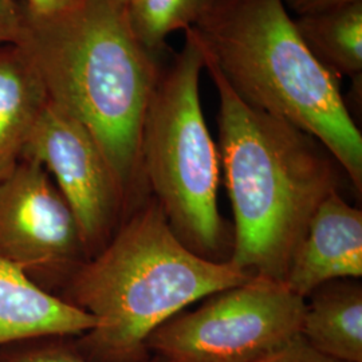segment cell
Returning <instances> with one entry per match:
<instances>
[{"instance_id":"cell-1","label":"cell","mask_w":362,"mask_h":362,"mask_svg":"<svg viewBox=\"0 0 362 362\" xmlns=\"http://www.w3.org/2000/svg\"><path fill=\"white\" fill-rule=\"evenodd\" d=\"M16 45L35 66L49 100L90 132L132 212L151 194L141 134L161 58L144 49L125 8L112 0H70L47 16L28 13L22 4Z\"/></svg>"},{"instance_id":"cell-2","label":"cell","mask_w":362,"mask_h":362,"mask_svg":"<svg viewBox=\"0 0 362 362\" xmlns=\"http://www.w3.org/2000/svg\"><path fill=\"white\" fill-rule=\"evenodd\" d=\"M203 54L219 94L220 169L233 206L227 262L248 276L285 282L313 215L346 173L309 133L245 103Z\"/></svg>"},{"instance_id":"cell-3","label":"cell","mask_w":362,"mask_h":362,"mask_svg":"<svg viewBox=\"0 0 362 362\" xmlns=\"http://www.w3.org/2000/svg\"><path fill=\"white\" fill-rule=\"evenodd\" d=\"M250 278L230 262L188 250L149 194L58 298L97 321L74 337L82 356L94 362H144L152 356L146 341L156 329L196 300Z\"/></svg>"},{"instance_id":"cell-4","label":"cell","mask_w":362,"mask_h":362,"mask_svg":"<svg viewBox=\"0 0 362 362\" xmlns=\"http://www.w3.org/2000/svg\"><path fill=\"white\" fill-rule=\"evenodd\" d=\"M194 28L235 93L324 144L361 196V132L282 0H215Z\"/></svg>"},{"instance_id":"cell-5","label":"cell","mask_w":362,"mask_h":362,"mask_svg":"<svg viewBox=\"0 0 362 362\" xmlns=\"http://www.w3.org/2000/svg\"><path fill=\"white\" fill-rule=\"evenodd\" d=\"M203 47L194 27L173 62L163 67L144 118L141 165L151 196L184 246L227 262V228L218 207L219 149L200 103Z\"/></svg>"},{"instance_id":"cell-6","label":"cell","mask_w":362,"mask_h":362,"mask_svg":"<svg viewBox=\"0 0 362 362\" xmlns=\"http://www.w3.org/2000/svg\"><path fill=\"white\" fill-rule=\"evenodd\" d=\"M305 308L284 281L251 276L170 318L146 348L168 362H257L300 334Z\"/></svg>"},{"instance_id":"cell-7","label":"cell","mask_w":362,"mask_h":362,"mask_svg":"<svg viewBox=\"0 0 362 362\" xmlns=\"http://www.w3.org/2000/svg\"><path fill=\"white\" fill-rule=\"evenodd\" d=\"M0 258L55 297L90 259L74 214L34 160L0 182Z\"/></svg>"},{"instance_id":"cell-8","label":"cell","mask_w":362,"mask_h":362,"mask_svg":"<svg viewBox=\"0 0 362 362\" xmlns=\"http://www.w3.org/2000/svg\"><path fill=\"white\" fill-rule=\"evenodd\" d=\"M22 158L37 161L50 173L77 219L90 259L103 251L130 211L116 173L90 132L49 100Z\"/></svg>"},{"instance_id":"cell-9","label":"cell","mask_w":362,"mask_h":362,"mask_svg":"<svg viewBox=\"0 0 362 362\" xmlns=\"http://www.w3.org/2000/svg\"><path fill=\"white\" fill-rule=\"evenodd\" d=\"M362 211L339 191L329 194L313 215L285 278L299 297L334 279H361Z\"/></svg>"},{"instance_id":"cell-10","label":"cell","mask_w":362,"mask_h":362,"mask_svg":"<svg viewBox=\"0 0 362 362\" xmlns=\"http://www.w3.org/2000/svg\"><path fill=\"white\" fill-rule=\"evenodd\" d=\"M95 324L91 314L43 291L0 258V346L37 337H78Z\"/></svg>"},{"instance_id":"cell-11","label":"cell","mask_w":362,"mask_h":362,"mask_svg":"<svg viewBox=\"0 0 362 362\" xmlns=\"http://www.w3.org/2000/svg\"><path fill=\"white\" fill-rule=\"evenodd\" d=\"M49 101L31 59L18 45L0 47V182L22 160L42 109Z\"/></svg>"},{"instance_id":"cell-12","label":"cell","mask_w":362,"mask_h":362,"mask_svg":"<svg viewBox=\"0 0 362 362\" xmlns=\"http://www.w3.org/2000/svg\"><path fill=\"white\" fill-rule=\"evenodd\" d=\"M308 298L300 327L303 339L338 361L362 362L361 282L334 279Z\"/></svg>"},{"instance_id":"cell-13","label":"cell","mask_w":362,"mask_h":362,"mask_svg":"<svg viewBox=\"0 0 362 362\" xmlns=\"http://www.w3.org/2000/svg\"><path fill=\"white\" fill-rule=\"evenodd\" d=\"M315 59L337 78L361 77L362 0L294 19Z\"/></svg>"},{"instance_id":"cell-14","label":"cell","mask_w":362,"mask_h":362,"mask_svg":"<svg viewBox=\"0 0 362 362\" xmlns=\"http://www.w3.org/2000/svg\"><path fill=\"white\" fill-rule=\"evenodd\" d=\"M215 0H130L125 15L145 50L161 58L172 33L192 28Z\"/></svg>"},{"instance_id":"cell-15","label":"cell","mask_w":362,"mask_h":362,"mask_svg":"<svg viewBox=\"0 0 362 362\" xmlns=\"http://www.w3.org/2000/svg\"><path fill=\"white\" fill-rule=\"evenodd\" d=\"M0 362H94L79 353L74 337L47 336L0 346ZM144 362H168L152 354Z\"/></svg>"},{"instance_id":"cell-16","label":"cell","mask_w":362,"mask_h":362,"mask_svg":"<svg viewBox=\"0 0 362 362\" xmlns=\"http://www.w3.org/2000/svg\"><path fill=\"white\" fill-rule=\"evenodd\" d=\"M257 362H342L314 349L303 337H296Z\"/></svg>"},{"instance_id":"cell-17","label":"cell","mask_w":362,"mask_h":362,"mask_svg":"<svg viewBox=\"0 0 362 362\" xmlns=\"http://www.w3.org/2000/svg\"><path fill=\"white\" fill-rule=\"evenodd\" d=\"M22 33V6L15 0H0V47L16 45Z\"/></svg>"},{"instance_id":"cell-18","label":"cell","mask_w":362,"mask_h":362,"mask_svg":"<svg viewBox=\"0 0 362 362\" xmlns=\"http://www.w3.org/2000/svg\"><path fill=\"white\" fill-rule=\"evenodd\" d=\"M353 1L361 0H282L286 10L296 13L297 16L324 11Z\"/></svg>"},{"instance_id":"cell-19","label":"cell","mask_w":362,"mask_h":362,"mask_svg":"<svg viewBox=\"0 0 362 362\" xmlns=\"http://www.w3.org/2000/svg\"><path fill=\"white\" fill-rule=\"evenodd\" d=\"M70 3V0H25L23 7L28 13L47 16L61 11Z\"/></svg>"},{"instance_id":"cell-20","label":"cell","mask_w":362,"mask_h":362,"mask_svg":"<svg viewBox=\"0 0 362 362\" xmlns=\"http://www.w3.org/2000/svg\"><path fill=\"white\" fill-rule=\"evenodd\" d=\"M112 1H115L116 4H118V6H121V7H127L128 6V3H129L130 0H112Z\"/></svg>"}]
</instances>
